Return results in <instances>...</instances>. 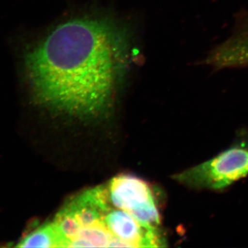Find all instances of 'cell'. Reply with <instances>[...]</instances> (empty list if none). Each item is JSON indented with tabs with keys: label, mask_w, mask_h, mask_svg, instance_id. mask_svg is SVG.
Returning a JSON list of instances; mask_svg holds the SVG:
<instances>
[{
	"label": "cell",
	"mask_w": 248,
	"mask_h": 248,
	"mask_svg": "<svg viewBox=\"0 0 248 248\" xmlns=\"http://www.w3.org/2000/svg\"><path fill=\"white\" fill-rule=\"evenodd\" d=\"M126 31L103 18L62 23L24 55L25 77L39 105L91 118L113 104L130 63Z\"/></svg>",
	"instance_id": "obj_1"
},
{
	"label": "cell",
	"mask_w": 248,
	"mask_h": 248,
	"mask_svg": "<svg viewBox=\"0 0 248 248\" xmlns=\"http://www.w3.org/2000/svg\"><path fill=\"white\" fill-rule=\"evenodd\" d=\"M108 204L104 185L82 191L67 201L52 220L61 248L117 247L103 218Z\"/></svg>",
	"instance_id": "obj_2"
},
{
	"label": "cell",
	"mask_w": 248,
	"mask_h": 248,
	"mask_svg": "<svg viewBox=\"0 0 248 248\" xmlns=\"http://www.w3.org/2000/svg\"><path fill=\"white\" fill-rule=\"evenodd\" d=\"M248 174V138H242L215 157L173 177L193 190H221Z\"/></svg>",
	"instance_id": "obj_3"
},
{
	"label": "cell",
	"mask_w": 248,
	"mask_h": 248,
	"mask_svg": "<svg viewBox=\"0 0 248 248\" xmlns=\"http://www.w3.org/2000/svg\"><path fill=\"white\" fill-rule=\"evenodd\" d=\"M112 206L124 210L147 226L159 228L161 215L153 187L141 178L121 174L104 185Z\"/></svg>",
	"instance_id": "obj_4"
},
{
	"label": "cell",
	"mask_w": 248,
	"mask_h": 248,
	"mask_svg": "<svg viewBox=\"0 0 248 248\" xmlns=\"http://www.w3.org/2000/svg\"><path fill=\"white\" fill-rule=\"evenodd\" d=\"M17 248H61V241L53 222L47 221L34 228L19 240Z\"/></svg>",
	"instance_id": "obj_5"
}]
</instances>
